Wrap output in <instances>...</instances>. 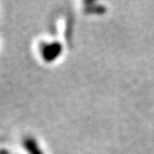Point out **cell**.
I'll return each instance as SVG.
<instances>
[{
  "mask_svg": "<svg viewBox=\"0 0 154 154\" xmlns=\"http://www.w3.org/2000/svg\"><path fill=\"white\" fill-rule=\"evenodd\" d=\"M40 51H41V55L44 60L47 62H51L61 55L62 46L58 42H54L51 44H42Z\"/></svg>",
  "mask_w": 154,
  "mask_h": 154,
  "instance_id": "6da1fadb",
  "label": "cell"
},
{
  "mask_svg": "<svg viewBox=\"0 0 154 154\" xmlns=\"http://www.w3.org/2000/svg\"><path fill=\"white\" fill-rule=\"evenodd\" d=\"M24 146H25V148L28 150V152L30 154H43L41 152V150H40V148H38L36 141L34 139H32V138H27V139H25Z\"/></svg>",
  "mask_w": 154,
  "mask_h": 154,
  "instance_id": "7a4b0ae2",
  "label": "cell"
},
{
  "mask_svg": "<svg viewBox=\"0 0 154 154\" xmlns=\"http://www.w3.org/2000/svg\"><path fill=\"white\" fill-rule=\"evenodd\" d=\"M1 154H8V153H7V152H5V151H2V152H1Z\"/></svg>",
  "mask_w": 154,
  "mask_h": 154,
  "instance_id": "277c9868",
  "label": "cell"
},
{
  "mask_svg": "<svg viewBox=\"0 0 154 154\" xmlns=\"http://www.w3.org/2000/svg\"><path fill=\"white\" fill-rule=\"evenodd\" d=\"M86 12L87 13H95V14H102L106 12V8L103 5H99L94 2H87L86 3Z\"/></svg>",
  "mask_w": 154,
  "mask_h": 154,
  "instance_id": "3957f363",
  "label": "cell"
}]
</instances>
